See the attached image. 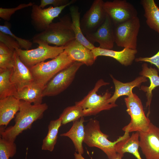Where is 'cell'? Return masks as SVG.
I'll return each instance as SVG.
<instances>
[{
    "label": "cell",
    "mask_w": 159,
    "mask_h": 159,
    "mask_svg": "<svg viewBox=\"0 0 159 159\" xmlns=\"http://www.w3.org/2000/svg\"><path fill=\"white\" fill-rule=\"evenodd\" d=\"M16 146L14 142L7 141L0 138V159H9L15 155Z\"/></svg>",
    "instance_id": "obj_29"
},
{
    "label": "cell",
    "mask_w": 159,
    "mask_h": 159,
    "mask_svg": "<svg viewBox=\"0 0 159 159\" xmlns=\"http://www.w3.org/2000/svg\"><path fill=\"white\" fill-rule=\"evenodd\" d=\"M113 26L115 41L117 45L137 49V37L140 26L138 17Z\"/></svg>",
    "instance_id": "obj_8"
},
{
    "label": "cell",
    "mask_w": 159,
    "mask_h": 159,
    "mask_svg": "<svg viewBox=\"0 0 159 159\" xmlns=\"http://www.w3.org/2000/svg\"><path fill=\"white\" fill-rule=\"evenodd\" d=\"M74 156L75 159H85L82 156V155L79 154L76 152H75L74 153ZM123 156L124 155L117 154V157L116 158L113 159H122V158Z\"/></svg>",
    "instance_id": "obj_37"
},
{
    "label": "cell",
    "mask_w": 159,
    "mask_h": 159,
    "mask_svg": "<svg viewBox=\"0 0 159 159\" xmlns=\"http://www.w3.org/2000/svg\"><path fill=\"white\" fill-rule=\"evenodd\" d=\"M104 1L95 0L80 21L82 32L84 35L95 32L103 24L106 17L103 8Z\"/></svg>",
    "instance_id": "obj_12"
},
{
    "label": "cell",
    "mask_w": 159,
    "mask_h": 159,
    "mask_svg": "<svg viewBox=\"0 0 159 159\" xmlns=\"http://www.w3.org/2000/svg\"><path fill=\"white\" fill-rule=\"evenodd\" d=\"M44 87L34 81L31 84L17 90L14 96L19 100L34 105L42 103V92Z\"/></svg>",
    "instance_id": "obj_22"
},
{
    "label": "cell",
    "mask_w": 159,
    "mask_h": 159,
    "mask_svg": "<svg viewBox=\"0 0 159 159\" xmlns=\"http://www.w3.org/2000/svg\"><path fill=\"white\" fill-rule=\"evenodd\" d=\"M142 67V70L140 73V75L148 78L150 82V85L148 87L144 85L140 86L141 90L146 93L147 101L145 107H148L147 116L148 117L150 113V107L153 97L152 92L156 87L159 86V76L157 70L150 67H149L146 63L143 64Z\"/></svg>",
    "instance_id": "obj_21"
},
{
    "label": "cell",
    "mask_w": 159,
    "mask_h": 159,
    "mask_svg": "<svg viewBox=\"0 0 159 159\" xmlns=\"http://www.w3.org/2000/svg\"><path fill=\"white\" fill-rule=\"evenodd\" d=\"M20 100L14 96L0 99V125L6 127L18 112Z\"/></svg>",
    "instance_id": "obj_19"
},
{
    "label": "cell",
    "mask_w": 159,
    "mask_h": 159,
    "mask_svg": "<svg viewBox=\"0 0 159 159\" xmlns=\"http://www.w3.org/2000/svg\"><path fill=\"white\" fill-rule=\"evenodd\" d=\"M0 32L9 35L13 37L18 43L21 49L25 50L30 49L32 43L29 40L19 37L14 34L11 30L10 26L9 23H5L4 25H0Z\"/></svg>",
    "instance_id": "obj_30"
},
{
    "label": "cell",
    "mask_w": 159,
    "mask_h": 159,
    "mask_svg": "<svg viewBox=\"0 0 159 159\" xmlns=\"http://www.w3.org/2000/svg\"><path fill=\"white\" fill-rule=\"evenodd\" d=\"M85 128L83 142L88 146L96 147L100 149L106 154L109 159H113L117 157L115 145L125 137V133L116 140L111 141L108 139L109 136L101 131L99 121L93 119L89 120L85 126Z\"/></svg>",
    "instance_id": "obj_3"
},
{
    "label": "cell",
    "mask_w": 159,
    "mask_h": 159,
    "mask_svg": "<svg viewBox=\"0 0 159 159\" xmlns=\"http://www.w3.org/2000/svg\"><path fill=\"white\" fill-rule=\"evenodd\" d=\"M27 149H28V148L27 149V150H26V158H25V159H27V150H28Z\"/></svg>",
    "instance_id": "obj_38"
},
{
    "label": "cell",
    "mask_w": 159,
    "mask_h": 159,
    "mask_svg": "<svg viewBox=\"0 0 159 159\" xmlns=\"http://www.w3.org/2000/svg\"><path fill=\"white\" fill-rule=\"evenodd\" d=\"M110 76L115 85V90L113 95L108 100V102L113 105L116 104V101L120 97L124 95L130 96L133 93L132 90L134 87L140 88L142 83L148 81L147 77L140 76L131 82L124 83L116 80L112 75Z\"/></svg>",
    "instance_id": "obj_18"
},
{
    "label": "cell",
    "mask_w": 159,
    "mask_h": 159,
    "mask_svg": "<svg viewBox=\"0 0 159 159\" xmlns=\"http://www.w3.org/2000/svg\"><path fill=\"white\" fill-rule=\"evenodd\" d=\"M37 44L38 47L34 49H15L20 60L29 68L46 59H53L64 51V46H51L43 42Z\"/></svg>",
    "instance_id": "obj_7"
},
{
    "label": "cell",
    "mask_w": 159,
    "mask_h": 159,
    "mask_svg": "<svg viewBox=\"0 0 159 159\" xmlns=\"http://www.w3.org/2000/svg\"><path fill=\"white\" fill-rule=\"evenodd\" d=\"M0 42L4 44L14 52L17 49L21 48L18 42L11 36L0 32Z\"/></svg>",
    "instance_id": "obj_32"
},
{
    "label": "cell",
    "mask_w": 159,
    "mask_h": 159,
    "mask_svg": "<svg viewBox=\"0 0 159 159\" xmlns=\"http://www.w3.org/2000/svg\"><path fill=\"white\" fill-rule=\"evenodd\" d=\"M125 137L115 145L117 154L124 155L126 153L132 154L137 159H142L139 152V134L138 132H133L131 136L129 133L125 132Z\"/></svg>",
    "instance_id": "obj_20"
},
{
    "label": "cell",
    "mask_w": 159,
    "mask_h": 159,
    "mask_svg": "<svg viewBox=\"0 0 159 159\" xmlns=\"http://www.w3.org/2000/svg\"><path fill=\"white\" fill-rule=\"evenodd\" d=\"M83 64L74 62L58 73L44 87L43 97L56 96L65 90L72 82L77 72Z\"/></svg>",
    "instance_id": "obj_9"
},
{
    "label": "cell",
    "mask_w": 159,
    "mask_h": 159,
    "mask_svg": "<svg viewBox=\"0 0 159 159\" xmlns=\"http://www.w3.org/2000/svg\"><path fill=\"white\" fill-rule=\"evenodd\" d=\"M14 54L0 55V68L3 69L13 68L14 64Z\"/></svg>",
    "instance_id": "obj_33"
},
{
    "label": "cell",
    "mask_w": 159,
    "mask_h": 159,
    "mask_svg": "<svg viewBox=\"0 0 159 159\" xmlns=\"http://www.w3.org/2000/svg\"><path fill=\"white\" fill-rule=\"evenodd\" d=\"M92 51L95 60L98 57L105 56L113 58L122 65L127 66L131 65L135 59L137 49L124 48L121 51L104 49L95 47Z\"/></svg>",
    "instance_id": "obj_17"
},
{
    "label": "cell",
    "mask_w": 159,
    "mask_h": 159,
    "mask_svg": "<svg viewBox=\"0 0 159 159\" xmlns=\"http://www.w3.org/2000/svg\"><path fill=\"white\" fill-rule=\"evenodd\" d=\"M76 0H71L68 4L59 7L50 6L42 9L35 4L32 6L31 14V23L34 29L40 32L45 30L53 22L54 19L58 17L67 6L74 3Z\"/></svg>",
    "instance_id": "obj_10"
},
{
    "label": "cell",
    "mask_w": 159,
    "mask_h": 159,
    "mask_svg": "<svg viewBox=\"0 0 159 159\" xmlns=\"http://www.w3.org/2000/svg\"><path fill=\"white\" fill-rule=\"evenodd\" d=\"M75 39L70 16L64 15L56 22H52L44 31L34 35L33 43L43 42L57 46H64Z\"/></svg>",
    "instance_id": "obj_2"
},
{
    "label": "cell",
    "mask_w": 159,
    "mask_h": 159,
    "mask_svg": "<svg viewBox=\"0 0 159 159\" xmlns=\"http://www.w3.org/2000/svg\"><path fill=\"white\" fill-rule=\"evenodd\" d=\"M34 3L30 2L27 4L21 3L18 6L12 8H0V17L6 21L10 20L12 15L16 11L26 7L32 6Z\"/></svg>",
    "instance_id": "obj_31"
},
{
    "label": "cell",
    "mask_w": 159,
    "mask_h": 159,
    "mask_svg": "<svg viewBox=\"0 0 159 159\" xmlns=\"http://www.w3.org/2000/svg\"><path fill=\"white\" fill-rule=\"evenodd\" d=\"M103 8L113 25L138 16L136 8L132 4L125 0H114L104 2Z\"/></svg>",
    "instance_id": "obj_11"
},
{
    "label": "cell",
    "mask_w": 159,
    "mask_h": 159,
    "mask_svg": "<svg viewBox=\"0 0 159 159\" xmlns=\"http://www.w3.org/2000/svg\"><path fill=\"white\" fill-rule=\"evenodd\" d=\"M62 125L61 119H58L50 121L48 126L47 134L43 140L42 149L52 151L56 144L59 128Z\"/></svg>",
    "instance_id": "obj_26"
},
{
    "label": "cell",
    "mask_w": 159,
    "mask_h": 159,
    "mask_svg": "<svg viewBox=\"0 0 159 159\" xmlns=\"http://www.w3.org/2000/svg\"><path fill=\"white\" fill-rule=\"evenodd\" d=\"M12 69L0 68V99L14 96L17 91L11 80Z\"/></svg>",
    "instance_id": "obj_27"
},
{
    "label": "cell",
    "mask_w": 159,
    "mask_h": 159,
    "mask_svg": "<svg viewBox=\"0 0 159 159\" xmlns=\"http://www.w3.org/2000/svg\"><path fill=\"white\" fill-rule=\"evenodd\" d=\"M79 9L78 7L76 6H72L69 8L72 28L75 34V39L92 50L95 47L87 40L82 32L80 25V13Z\"/></svg>",
    "instance_id": "obj_25"
},
{
    "label": "cell",
    "mask_w": 159,
    "mask_h": 159,
    "mask_svg": "<svg viewBox=\"0 0 159 159\" xmlns=\"http://www.w3.org/2000/svg\"><path fill=\"white\" fill-rule=\"evenodd\" d=\"M109 84L102 79L96 82L93 88L81 100L75 102V105L80 106L82 109L84 116L95 115L103 110H109L117 106L108 102L111 94L108 90L102 95L97 92L102 86Z\"/></svg>",
    "instance_id": "obj_4"
},
{
    "label": "cell",
    "mask_w": 159,
    "mask_h": 159,
    "mask_svg": "<svg viewBox=\"0 0 159 159\" xmlns=\"http://www.w3.org/2000/svg\"><path fill=\"white\" fill-rule=\"evenodd\" d=\"M140 4L147 25L159 34V7L154 0H142Z\"/></svg>",
    "instance_id": "obj_24"
},
{
    "label": "cell",
    "mask_w": 159,
    "mask_h": 159,
    "mask_svg": "<svg viewBox=\"0 0 159 159\" xmlns=\"http://www.w3.org/2000/svg\"><path fill=\"white\" fill-rule=\"evenodd\" d=\"M82 117L84 116L82 109L75 105L65 108L59 117L62 120V125H65L78 120Z\"/></svg>",
    "instance_id": "obj_28"
},
{
    "label": "cell",
    "mask_w": 159,
    "mask_h": 159,
    "mask_svg": "<svg viewBox=\"0 0 159 159\" xmlns=\"http://www.w3.org/2000/svg\"><path fill=\"white\" fill-rule=\"evenodd\" d=\"M105 20L103 24L95 32L85 35V37L93 44L97 42L100 48L111 49L115 43L114 26L110 18L106 14Z\"/></svg>",
    "instance_id": "obj_14"
},
{
    "label": "cell",
    "mask_w": 159,
    "mask_h": 159,
    "mask_svg": "<svg viewBox=\"0 0 159 159\" xmlns=\"http://www.w3.org/2000/svg\"><path fill=\"white\" fill-rule=\"evenodd\" d=\"M74 62L64 51L51 60L29 68L35 81L44 87L56 74Z\"/></svg>",
    "instance_id": "obj_5"
},
{
    "label": "cell",
    "mask_w": 159,
    "mask_h": 159,
    "mask_svg": "<svg viewBox=\"0 0 159 159\" xmlns=\"http://www.w3.org/2000/svg\"><path fill=\"white\" fill-rule=\"evenodd\" d=\"M124 101L127 107L126 111L130 116L129 123L122 130L129 133L132 132H146L151 123L148 117L146 116L141 100L135 94L132 93L125 97Z\"/></svg>",
    "instance_id": "obj_6"
},
{
    "label": "cell",
    "mask_w": 159,
    "mask_h": 159,
    "mask_svg": "<svg viewBox=\"0 0 159 159\" xmlns=\"http://www.w3.org/2000/svg\"><path fill=\"white\" fill-rule=\"evenodd\" d=\"M14 64L11 76V80L17 91L28 86L34 81V79L29 70L20 60L15 51L14 54Z\"/></svg>",
    "instance_id": "obj_15"
},
{
    "label": "cell",
    "mask_w": 159,
    "mask_h": 159,
    "mask_svg": "<svg viewBox=\"0 0 159 159\" xmlns=\"http://www.w3.org/2000/svg\"><path fill=\"white\" fill-rule=\"evenodd\" d=\"M64 47V51L74 62H81L87 66H91L94 64L96 60L92 50L75 39Z\"/></svg>",
    "instance_id": "obj_16"
},
{
    "label": "cell",
    "mask_w": 159,
    "mask_h": 159,
    "mask_svg": "<svg viewBox=\"0 0 159 159\" xmlns=\"http://www.w3.org/2000/svg\"><path fill=\"white\" fill-rule=\"evenodd\" d=\"M48 108L46 103L32 105L20 100L19 111L15 115V124L7 128L0 126L1 137L9 141L14 142L18 136L24 131L30 129L34 122L43 117Z\"/></svg>",
    "instance_id": "obj_1"
},
{
    "label": "cell",
    "mask_w": 159,
    "mask_h": 159,
    "mask_svg": "<svg viewBox=\"0 0 159 159\" xmlns=\"http://www.w3.org/2000/svg\"><path fill=\"white\" fill-rule=\"evenodd\" d=\"M139 132V147L146 159H159V128L151 122L147 131Z\"/></svg>",
    "instance_id": "obj_13"
},
{
    "label": "cell",
    "mask_w": 159,
    "mask_h": 159,
    "mask_svg": "<svg viewBox=\"0 0 159 159\" xmlns=\"http://www.w3.org/2000/svg\"><path fill=\"white\" fill-rule=\"evenodd\" d=\"M85 121L84 117H82L78 120L73 122L69 131L60 135L61 136L69 138L72 141L76 151L82 155L84 153L82 143L85 135Z\"/></svg>",
    "instance_id": "obj_23"
},
{
    "label": "cell",
    "mask_w": 159,
    "mask_h": 159,
    "mask_svg": "<svg viewBox=\"0 0 159 159\" xmlns=\"http://www.w3.org/2000/svg\"><path fill=\"white\" fill-rule=\"evenodd\" d=\"M136 62H143L149 63L155 65L159 71V50L155 55L150 57H140L135 59Z\"/></svg>",
    "instance_id": "obj_35"
},
{
    "label": "cell",
    "mask_w": 159,
    "mask_h": 159,
    "mask_svg": "<svg viewBox=\"0 0 159 159\" xmlns=\"http://www.w3.org/2000/svg\"><path fill=\"white\" fill-rule=\"evenodd\" d=\"M14 52L10 49L4 43L0 42V55L13 54Z\"/></svg>",
    "instance_id": "obj_36"
},
{
    "label": "cell",
    "mask_w": 159,
    "mask_h": 159,
    "mask_svg": "<svg viewBox=\"0 0 159 159\" xmlns=\"http://www.w3.org/2000/svg\"><path fill=\"white\" fill-rule=\"evenodd\" d=\"M70 1L69 0H41L39 6L42 9L49 5H52L54 7H59L68 4Z\"/></svg>",
    "instance_id": "obj_34"
}]
</instances>
